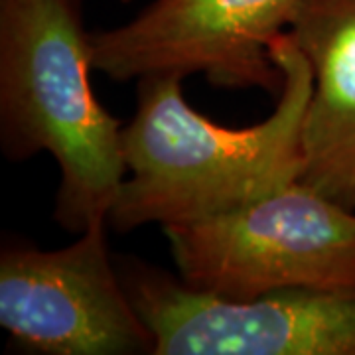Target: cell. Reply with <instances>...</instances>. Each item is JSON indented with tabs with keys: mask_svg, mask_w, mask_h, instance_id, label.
Instances as JSON below:
<instances>
[{
	"mask_svg": "<svg viewBox=\"0 0 355 355\" xmlns=\"http://www.w3.org/2000/svg\"><path fill=\"white\" fill-rule=\"evenodd\" d=\"M116 268L153 331L154 355H355V288L229 300L132 257Z\"/></svg>",
	"mask_w": 355,
	"mask_h": 355,
	"instance_id": "cell-4",
	"label": "cell"
},
{
	"mask_svg": "<svg viewBox=\"0 0 355 355\" xmlns=\"http://www.w3.org/2000/svg\"><path fill=\"white\" fill-rule=\"evenodd\" d=\"M97 219L64 249L8 245L0 254V326L36 355H154Z\"/></svg>",
	"mask_w": 355,
	"mask_h": 355,
	"instance_id": "cell-5",
	"label": "cell"
},
{
	"mask_svg": "<svg viewBox=\"0 0 355 355\" xmlns=\"http://www.w3.org/2000/svg\"><path fill=\"white\" fill-rule=\"evenodd\" d=\"M196 291L251 300L292 288H355V209L300 180L241 209L162 227Z\"/></svg>",
	"mask_w": 355,
	"mask_h": 355,
	"instance_id": "cell-3",
	"label": "cell"
},
{
	"mask_svg": "<svg viewBox=\"0 0 355 355\" xmlns=\"http://www.w3.org/2000/svg\"><path fill=\"white\" fill-rule=\"evenodd\" d=\"M288 32L314 76L300 182L355 209V0H300Z\"/></svg>",
	"mask_w": 355,
	"mask_h": 355,
	"instance_id": "cell-7",
	"label": "cell"
},
{
	"mask_svg": "<svg viewBox=\"0 0 355 355\" xmlns=\"http://www.w3.org/2000/svg\"><path fill=\"white\" fill-rule=\"evenodd\" d=\"M268 50L282 89L270 116L253 127L207 121L184 97L186 77H140L135 116L123 128L128 174L109 216L114 231L221 216L300 180L312 65L288 30Z\"/></svg>",
	"mask_w": 355,
	"mask_h": 355,
	"instance_id": "cell-1",
	"label": "cell"
},
{
	"mask_svg": "<svg viewBox=\"0 0 355 355\" xmlns=\"http://www.w3.org/2000/svg\"><path fill=\"white\" fill-rule=\"evenodd\" d=\"M300 0H154L130 22L89 32L93 69L127 83L202 71L227 89L279 97L282 71L270 42L286 32Z\"/></svg>",
	"mask_w": 355,
	"mask_h": 355,
	"instance_id": "cell-6",
	"label": "cell"
},
{
	"mask_svg": "<svg viewBox=\"0 0 355 355\" xmlns=\"http://www.w3.org/2000/svg\"><path fill=\"white\" fill-rule=\"evenodd\" d=\"M81 0H0V148L60 166L53 221L81 235L109 219L127 178L123 121L91 87Z\"/></svg>",
	"mask_w": 355,
	"mask_h": 355,
	"instance_id": "cell-2",
	"label": "cell"
},
{
	"mask_svg": "<svg viewBox=\"0 0 355 355\" xmlns=\"http://www.w3.org/2000/svg\"><path fill=\"white\" fill-rule=\"evenodd\" d=\"M123 2H128V0H123Z\"/></svg>",
	"mask_w": 355,
	"mask_h": 355,
	"instance_id": "cell-8",
	"label": "cell"
}]
</instances>
